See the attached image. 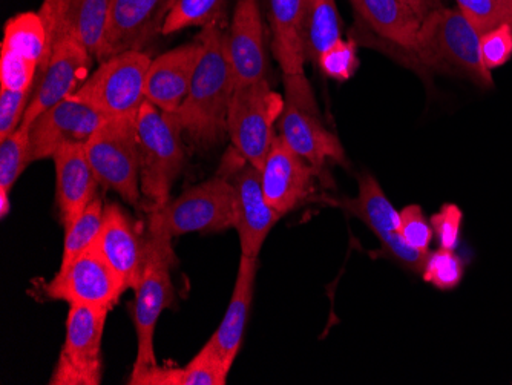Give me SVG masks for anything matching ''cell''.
<instances>
[{
  "label": "cell",
  "instance_id": "1",
  "mask_svg": "<svg viewBox=\"0 0 512 385\" xmlns=\"http://www.w3.org/2000/svg\"><path fill=\"white\" fill-rule=\"evenodd\" d=\"M198 39L203 51L188 96L169 114L198 146L212 148L227 134V114L237 85L220 25L203 28Z\"/></svg>",
  "mask_w": 512,
  "mask_h": 385
},
{
  "label": "cell",
  "instance_id": "2",
  "mask_svg": "<svg viewBox=\"0 0 512 385\" xmlns=\"http://www.w3.org/2000/svg\"><path fill=\"white\" fill-rule=\"evenodd\" d=\"M414 54L425 65L463 74L483 88L493 86L480 53V33L459 8L439 7L422 20Z\"/></svg>",
  "mask_w": 512,
  "mask_h": 385
},
{
  "label": "cell",
  "instance_id": "3",
  "mask_svg": "<svg viewBox=\"0 0 512 385\" xmlns=\"http://www.w3.org/2000/svg\"><path fill=\"white\" fill-rule=\"evenodd\" d=\"M181 129L169 112L145 100L138 109L137 135L140 145V188L151 203V211L163 208L184 166Z\"/></svg>",
  "mask_w": 512,
  "mask_h": 385
},
{
  "label": "cell",
  "instance_id": "4",
  "mask_svg": "<svg viewBox=\"0 0 512 385\" xmlns=\"http://www.w3.org/2000/svg\"><path fill=\"white\" fill-rule=\"evenodd\" d=\"M232 175L220 169L215 177L188 189L163 208L149 211L148 228L180 237L189 232L217 234L235 226V189Z\"/></svg>",
  "mask_w": 512,
  "mask_h": 385
},
{
  "label": "cell",
  "instance_id": "5",
  "mask_svg": "<svg viewBox=\"0 0 512 385\" xmlns=\"http://www.w3.org/2000/svg\"><path fill=\"white\" fill-rule=\"evenodd\" d=\"M149 254L142 280L135 287L134 324L137 332V358L129 382L158 366L155 358V327L161 313L174 298L171 266L175 257L172 238L165 232L148 228Z\"/></svg>",
  "mask_w": 512,
  "mask_h": 385
},
{
  "label": "cell",
  "instance_id": "6",
  "mask_svg": "<svg viewBox=\"0 0 512 385\" xmlns=\"http://www.w3.org/2000/svg\"><path fill=\"white\" fill-rule=\"evenodd\" d=\"M85 151L99 185L137 208L142 191L137 116L106 119L86 143Z\"/></svg>",
  "mask_w": 512,
  "mask_h": 385
},
{
  "label": "cell",
  "instance_id": "7",
  "mask_svg": "<svg viewBox=\"0 0 512 385\" xmlns=\"http://www.w3.org/2000/svg\"><path fill=\"white\" fill-rule=\"evenodd\" d=\"M283 108V97L267 79L235 89L227 114V135L232 149L256 169L263 168L275 142V126Z\"/></svg>",
  "mask_w": 512,
  "mask_h": 385
},
{
  "label": "cell",
  "instance_id": "8",
  "mask_svg": "<svg viewBox=\"0 0 512 385\" xmlns=\"http://www.w3.org/2000/svg\"><path fill=\"white\" fill-rule=\"evenodd\" d=\"M151 62L145 51H126L109 57L100 62L73 97L106 119L137 116L146 100V77Z\"/></svg>",
  "mask_w": 512,
  "mask_h": 385
},
{
  "label": "cell",
  "instance_id": "9",
  "mask_svg": "<svg viewBox=\"0 0 512 385\" xmlns=\"http://www.w3.org/2000/svg\"><path fill=\"white\" fill-rule=\"evenodd\" d=\"M109 309L74 304L66 318L65 344L51 385H99L102 382V338Z\"/></svg>",
  "mask_w": 512,
  "mask_h": 385
},
{
  "label": "cell",
  "instance_id": "10",
  "mask_svg": "<svg viewBox=\"0 0 512 385\" xmlns=\"http://www.w3.org/2000/svg\"><path fill=\"white\" fill-rule=\"evenodd\" d=\"M327 205L342 209L361 220L381 241L385 255L399 261L405 269L421 275L427 252L417 251L401 235V214L391 205L381 185L373 175L359 177V192L355 198H318Z\"/></svg>",
  "mask_w": 512,
  "mask_h": 385
},
{
  "label": "cell",
  "instance_id": "11",
  "mask_svg": "<svg viewBox=\"0 0 512 385\" xmlns=\"http://www.w3.org/2000/svg\"><path fill=\"white\" fill-rule=\"evenodd\" d=\"M276 126L279 137L315 169L319 178L329 163L347 166L344 146L319 119L312 88L286 91L283 112Z\"/></svg>",
  "mask_w": 512,
  "mask_h": 385
},
{
  "label": "cell",
  "instance_id": "12",
  "mask_svg": "<svg viewBox=\"0 0 512 385\" xmlns=\"http://www.w3.org/2000/svg\"><path fill=\"white\" fill-rule=\"evenodd\" d=\"M48 300L65 301L69 306L103 307L112 310L126 286L92 244L68 266L59 267L56 277L42 286Z\"/></svg>",
  "mask_w": 512,
  "mask_h": 385
},
{
  "label": "cell",
  "instance_id": "13",
  "mask_svg": "<svg viewBox=\"0 0 512 385\" xmlns=\"http://www.w3.org/2000/svg\"><path fill=\"white\" fill-rule=\"evenodd\" d=\"M260 174L264 197L281 217L318 200V174L279 135Z\"/></svg>",
  "mask_w": 512,
  "mask_h": 385
},
{
  "label": "cell",
  "instance_id": "14",
  "mask_svg": "<svg viewBox=\"0 0 512 385\" xmlns=\"http://www.w3.org/2000/svg\"><path fill=\"white\" fill-rule=\"evenodd\" d=\"M105 120L73 96L51 106L31 123L30 163L53 158L65 146L86 145Z\"/></svg>",
  "mask_w": 512,
  "mask_h": 385
},
{
  "label": "cell",
  "instance_id": "15",
  "mask_svg": "<svg viewBox=\"0 0 512 385\" xmlns=\"http://www.w3.org/2000/svg\"><path fill=\"white\" fill-rule=\"evenodd\" d=\"M92 54L73 39H63L54 45L45 68L37 74L33 97L22 125L31 123L46 109L73 96L86 82L91 70Z\"/></svg>",
  "mask_w": 512,
  "mask_h": 385
},
{
  "label": "cell",
  "instance_id": "16",
  "mask_svg": "<svg viewBox=\"0 0 512 385\" xmlns=\"http://www.w3.org/2000/svg\"><path fill=\"white\" fill-rule=\"evenodd\" d=\"M111 0H43L39 14L48 33L50 54L63 39H73L99 57L105 43Z\"/></svg>",
  "mask_w": 512,
  "mask_h": 385
},
{
  "label": "cell",
  "instance_id": "17",
  "mask_svg": "<svg viewBox=\"0 0 512 385\" xmlns=\"http://www.w3.org/2000/svg\"><path fill=\"white\" fill-rule=\"evenodd\" d=\"M175 0H111L108 28L99 62L143 48L163 30Z\"/></svg>",
  "mask_w": 512,
  "mask_h": 385
},
{
  "label": "cell",
  "instance_id": "18",
  "mask_svg": "<svg viewBox=\"0 0 512 385\" xmlns=\"http://www.w3.org/2000/svg\"><path fill=\"white\" fill-rule=\"evenodd\" d=\"M94 246L119 275L126 289L138 286L148 261V232L143 237L125 209L115 203L105 206L102 229Z\"/></svg>",
  "mask_w": 512,
  "mask_h": 385
},
{
  "label": "cell",
  "instance_id": "19",
  "mask_svg": "<svg viewBox=\"0 0 512 385\" xmlns=\"http://www.w3.org/2000/svg\"><path fill=\"white\" fill-rule=\"evenodd\" d=\"M235 189V226L241 255L260 257L264 241L281 215L269 205L261 186L260 169L244 163L232 174Z\"/></svg>",
  "mask_w": 512,
  "mask_h": 385
},
{
  "label": "cell",
  "instance_id": "20",
  "mask_svg": "<svg viewBox=\"0 0 512 385\" xmlns=\"http://www.w3.org/2000/svg\"><path fill=\"white\" fill-rule=\"evenodd\" d=\"M226 40L237 88L266 79L267 57L258 0H238Z\"/></svg>",
  "mask_w": 512,
  "mask_h": 385
},
{
  "label": "cell",
  "instance_id": "21",
  "mask_svg": "<svg viewBox=\"0 0 512 385\" xmlns=\"http://www.w3.org/2000/svg\"><path fill=\"white\" fill-rule=\"evenodd\" d=\"M201 51L203 45L197 39L152 60L146 77V100L163 112L177 111L188 96Z\"/></svg>",
  "mask_w": 512,
  "mask_h": 385
},
{
  "label": "cell",
  "instance_id": "22",
  "mask_svg": "<svg viewBox=\"0 0 512 385\" xmlns=\"http://www.w3.org/2000/svg\"><path fill=\"white\" fill-rule=\"evenodd\" d=\"M56 200L63 228H69L96 198V174L86 157L85 145L65 146L54 154Z\"/></svg>",
  "mask_w": 512,
  "mask_h": 385
},
{
  "label": "cell",
  "instance_id": "23",
  "mask_svg": "<svg viewBox=\"0 0 512 385\" xmlns=\"http://www.w3.org/2000/svg\"><path fill=\"white\" fill-rule=\"evenodd\" d=\"M256 270H258V258L241 255L237 280H235L229 306H227L220 327L215 330L214 335L206 343V346L217 355L227 370L234 366L241 344H243L253 293H255Z\"/></svg>",
  "mask_w": 512,
  "mask_h": 385
},
{
  "label": "cell",
  "instance_id": "24",
  "mask_svg": "<svg viewBox=\"0 0 512 385\" xmlns=\"http://www.w3.org/2000/svg\"><path fill=\"white\" fill-rule=\"evenodd\" d=\"M352 4L379 37L414 53L422 19L402 0H352Z\"/></svg>",
  "mask_w": 512,
  "mask_h": 385
},
{
  "label": "cell",
  "instance_id": "25",
  "mask_svg": "<svg viewBox=\"0 0 512 385\" xmlns=\"http://www.w3.org/2000/svg\"><path fill=\"white\" fill-rule=\"evenodd\" d=\"M302 7L304 0H269L273 53L284 77L306 76L301 39Z\"/></svg>",
  "mask_w": 512,
  "mask_h": 385
},
{
  "label": "cell",
  "instance_id": "26",
  "mask_svg": "<svg viewBox=\"0 0 512 385\" xmlns=\"http://www.w3.org/2000/svg\"><path fill=\"white\" fill-rule=\"evenodd\" d=\"M230 370L214 352L204 344L189 364L180 369L174 367H152L138 376L132 385H224Z\"/></svg>",
  "mask_w": 512,
  "mask_h": 385
},
{
  "label": "cell",
  "instance_id": "27",
  "mask_svg": "<svg viewBox=\"0 0 512 385\" xmlns=\"http://www.w3.org/2000/svg\"><path fill=\"white\" fill-rule=\"evenodd\" d=\"M302 50L310 62L342 40L341 19L335 0H304L301 24Z\"/></svg>",
  "mask_w": 512,
  "mask_h": 385
},
{
  "label": "cell",
  "instance_id": "28",
  "mask_svg": "<svg viewBox=\"0 0 512 385\" xmlns=\"http://www.w3.org/2000/svg\"><path fill=\"white\" fill-rule=\"evenodd\" d=\"M2 53L39 65V73L50 59V42L39 13H20L5 24Z\"/></svg>",
  "mask_w": 512,
  "mask_h": 385
},
{
  "label": "cell",
  "instance_id": "29",
  "mask_svg": "<svg viewBox=\"0 0 512 385\" xmlns=\"http://www.w3.org/2000/svg\"><path fill=\"white\" fill-rule=\"evenodd\" d=\"M226 0H175L161 34L178 33L189 27H214L223 19Z\"/></svg>",
  "mask_w": 512,
  "mask_h": 385
},
{
  "label": "cell",
  "instance_id": "30",
  "mask_svg": "<svg viewBox=\"0 0 512 385\" xmlns=\"http://www.w3.org/2000/svg\"><path fill=\"white\" fill-rule=\"evenodd\" d=\"M103 212H105V208H103L102 201L96 197L89 203L83 214L69 228L65 229V243H63L60 267L68 266L71 261L76 260L80 254L96 243L100 229H102Z\"/></svg>",
  "mask_w": 512,
  "mask_h": 385
},
{
  "label": "cell",
  "instance_id": "31",
  "mask_svg": "<svg viewBox=\"0 0 512 385\" xmlns=\"http://www.w3.org/2000/svg\"><path fill=\"white\" fill-rule=\"evenodd\" d=\"M30 165V126L20 125L0 142V189L11 192L20 174Z\"/></svg>",
  "mask_w": 512,
  "mask_h": 385
},
{
  "label": "cell",
  "instance_id": "32",
  "mask_svg": "<svg viewBox=\"0 0 512 385\" xmlns=\"http://www.w3.org/2000/svg\"><path fill=\"white\" fill-rule=\"evenodd\" d=\"M421 275L425 283L447 292L462 283L465 266L456 252L439 247L437 251L428 254Z\"/></svg>",
  "mask_w": 512,
  "mask_h": 385
},
{
  "label": "cell",
  "instance_id": "33",
  "mask_svg": "<svg viewBox=\"0 0 512 385\" xmlns=\"http://www.w3.org/2000/svg\"><path fill=\"white\" fill-rule=\"evenodd\" d=\"M316 65L329 79L345 82L352 79L358 70V47L353 40H339L319 57Z\"/></svg>",
  "mask_w": 512,
  "mask_h": 385
},
{
  "label": "cell",
  "instance_id": "34",
  "mask_svg": "<svg viewBox=\"0 0 512 385\" xmlns=\"http://www.w3.org/2000/svg\"><path fill=\"white\" fill-rule=\"evenodd\" d=\"M459 10L470 20L480 36L486 31L500 27L502 24L512 25V13L505 10L496 0H456Z\"/></svg>",
  "mask_w": 512,
  "mask_h": 385
},
{
  "label": "cell",
  "instance_id": "35",
  "mask_svg": "<svg viewBox=\"0 0 512 385\" xmlns=\"http://www.w3.org/2000/svg\"><path fill=\"white\" fill-rule=\"evenodd\" d=\"M33 91L0 89V142L8 139L22 125Z\"/></svg>",
  "mask_w": 512,
  "mask_h": 385
},
{
  "label": "cell",
  "instance_id": "36",
  "mask_svg": "<svg viewBox=\"0 0 512 385\" xmlns=\"http://www.w3.org/2000/svg\"><path fill=\"white\" fill-rule=\"evenodd\" d=\"M401 214V235L411 247L421 252H430L434 232L430 220L419 205L405 206Z\"/></svg>",
  "mask_w": 512,
  "mask_h": 385
},
{
  "label": "cell",
  "instance_id": "37",
  "mask_svg": "<svg viewBox=\"0 0 512 385\" xmlns=\"http://www.w3.org/2000/svg\"><path fill=\"white\" fill-rule=\"evenodd\" d=\"M480 53L483 63L490 71L505 65L512 57V25L502 24L482 34Z\"/></svg>",
  "mask_w": 512,
  "mask_h": 385
},
{
  "label": "cell",
  "instance_id": "38",
  "mask_svg": "<svg viewBox=\"0 0 512 385\" xmlns=\"http://www.w3.org/2000/svg\"><path fill=\"white\" fill-rule=\"evenodd\" d=\"M430 223L439 247L456 251L459 246L460 232H462V209L453 203H448L430 218Z\"/></svg>",
  "mask_w": 512,
  "mask_h": 385
},
{
  "label": "cell",
  "instance_id": "39",
  "mask_svg": "<svg viewBox=\"0 0 512 385\" xmlns=\"http://www.w3.org/2000/svg\"><path fill=\"white\" fill-rule=\"evenodd\" d=\"M402 2L407 4L422 20H424L431 11L442 7L439 0H402Z\"/></svg>",
  "mask_w": 512,
  "mask_h": 385
},
{
  "label": "cell",
  "instance_id": "40",
  "mask_svg": "<svg viewBox=\"0 0 512 385\" xmlns=\"http://www.w3.org/2000/svg\"><path fill=\"white\" fill-rule=\"evenodd\" d=\"M10 211V192L4 191V189H0V215H2V218H5Z\"/></svg>",
  "mask_w": 512,
  "mask_h": 385
},
{
  "label": "cell",
  "instance_id": "41",
  "mask_svg": "<svg viewBox=\"0 0 512 385\" xmlns=\"http://www.w3.org/2000/svg\"><path fill=\"white\" fill-rule=\"evenodd\" d=\"M497 4L502 5L505 10L511 11L512 13V0H496Z\"/></svg>",
  "mask_w": 512,
  "mask_h": 385
}]
</instances>
